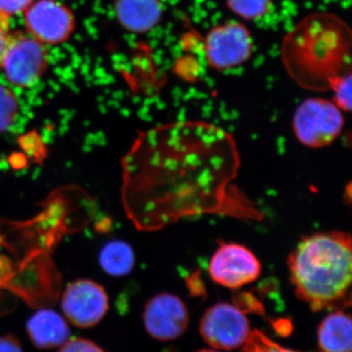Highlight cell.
<instances>
[{
	"instance_id": "6da1fadb",
	"label": "cell",
	"mask_w": 352,
	"mask_h": 352,
	"mask_svg": "<svg viewBox=\"0 0 352 352\" xmlns=\"http://www.w3.org/2000/svg\"><path fill=\"white\" fill-rule=\"evenodd\" d=\"M122 168V201L139 230L208 214L263 217L234 184L240 168L235 139L214 124L185 120L142 132Z\"/></svg>"
},
{
	"instance_id": "7a4b0ae2",
	"label": "cell",
	"mask_w": 352,
	"mask_h": 352,
	"mask_svg": "<svg viewBox=\"0 0 352 352\" xmlns=\"http://www.w3.org/2000/svg\"><path fill=\"white\" fill-rule=\"evenodd\" d=\"M352 34L336 14L315 12L302 18L284 36V68L300 87L328 91L338 76L351 71Z\"/></svg>"
},
{
	"instance_id": "3957f363",
	"label": "cell",
	"mask_w": 352,
	"mask_h": 352,
	"mask_svg": "<svg viewBox=\"0 0 352 352\" xmlns=\"http://www.w3.org/2000/svg\"><path fill=\"white\" fill-rule=\"evenodd\" d=\"M289 270L296 296L314 311L344 309L351 305L349 234L330 231L303 238L289 254Z\"/></svg>"
},
{
	"instance_id": "277c9868",
	"label": "cell",
	"mask_w": 352,
	"mask_h": 352,
	"mask_svg": "<svg viewBox=\"0 0 352 352\" xmlns=\"http://www.w3.org/2000/svg\"><path fill=\"white\" fill-rule=\"evenodd\" d=\"M342 112L333 102L327 99H307L294 113L293 129L296 138L312 149L332 144L344 129Z\"/></svg>"
},
{
	"instance_id": "5b68a950",
	"label": "cell",
	"mask_w": 352,
	"mask_h": 352,
	"mask_svg": "<svg viewBox=\"0 0 352 352\" xmlns=\"http://www.w3.org/2000/svg\"><path fill=\"white\" fill-rule=\"evenodd\" d=\"M50 64V54L43 43L29 34L12 32L4 51L0 69L14 87H31L43 78Z\"/></svg>"
},
{
	"instance_id": "8992f818",
	"label": "cell",
	"mask_w": 352,
	"mask_h": 352,
	"mask_svg": "<svg viewBox=\"0 0 352 352\" xmlns=\"http://www.w3.org/2000/svg\"><path fill=\"white\" fill-rule=\"evenodd\" d=\"M200 333L204 340L217 351H233L244 346L252 330L245 312L235 303L219 302L201 317Z\"/></svg>"
},
{
	"instance_id": "52a82bcc",
	"label": "cell",
	"mask_w": 352,
	"mask_h": 352,
	"mask_svg": "<svg viewBox=\"0 0 352 352\" xmlns=\"http://www.w3.org/2000/svg\"><path fill=\"white\" fill-rule=\"evenodd\" d=\"M261 273L258 256L237 243H220L208 264V274L212 281L230 289L252 283Z\"/></svg>"
},
{
	"instance_id": "ba28073f",
	"label": "cell",
	"mask_w": 352,
	"mask_h": 352,
	"mask_svg": "<svg viewBox=\"0 0 352 352\" xmlns=\"http://www.w3.org/2000/svg\"><path fill=\"white\" fill-rule=\"evenodd\" d=\"M252 41L249 30L238 22L212 28L205 38L208 66L217 71L236 68L251 57Z\"/></svg>"
},
{
	"instance_id": "9c48e42d",
	"label": "cell",
	"mask_w": 352,
	"mask_h": 352,
	"mask_svg": "<svg viewBox=\"0 0 352 352\" xmlns=\"http://www.w3.org/2000/svg\"><path fill=\"white\" fill-rule=\"evenodd\" d=\"M23 14L28 34L44 45L65 43L76 29L73 11L58 0H34Z\"/></svg>"
},
{
	"instance_id": "30bf717a",
	"label": "cell",
	"mask_w": 352,
	"mask_h": 352,
	"mask_svg": "<svg viewBox=\"0 0 352 352\" xmlns=\"http://www.w3.org/2000/svg\"><path fill=\"white\" fill-rule=\"evenodd\" d=\"M109 298L105 289L91 280H76L69 284L62 296L66 318L78 328H91L107 314Z\"/></svg>"
},
{
	"instance_id": "8fae6325",
	"label": "cell",
	"mask_w": 352,
	"mask_h": 352,
	"mask_svg": "<svg viewBox=\"0 0 352 352\" xmlns=\"http://www.w3.org/2000/svg\"><path fill=\"white\" fill-rule=\"evenodd\" d=\"M189 312L182 298L162 293L146 303L143 323L152 338L170 342L182 337L189 325Z\"/></svg>"
},
{
	"instance_id": "7c38bea8",
	"label": "cell",
	"mask_w": 352,
	"mask_h": 352,
	"mask_svg": "<svg viewBox=\"0 0 352 352\" xmlns=\"http://www.w3.org/2000/svg\"><path fill=\"white\" fill-rule=\"evenodd\" d=\"M28 335L38 349L62 346L69 340V328L61 315L51 309H41L27 323Z\"/></svg>"
},
{
	"instance_id": "4fadbf2b",
	"label": "cell",
	"mask_w": 352,
	"mask_h": 352,
	"mask_svg": "<svg viewBox=\"0 0 352 352\" xmlns=\"http://www.w3.org/2000/svg\"><path fill=\"white\" fill-rule=\"evenodd\" d=\"M116 15L127 31L144 34L159 24L163 6L160 0H117Z\"/></svg>"
},
{
	"instance_id": "5bb4252c",
	"label": "cell",
	"mask_w": 352,
	"mask_h": 352,
	"mask_svg": "<svg viewBox=\"0 0 352 352\" xmlns=\"http://www.w3.org/2000/svg\"><path fill=\"white\" fill-rule=\"evenodd\" d=\"M351 317L344 309L333 310L319 325L317 332L322 352H351Z\"/></svg>"
},
{
	"instance_id": "9a60e30c",
	"label": "cell",
	"mask_w": 352,
	"mask_h": 352,
	"mask_svg": "<svg viewBox=\"0 0 352 352\" xmlns=\"http://www.w3.org/2000/svg\"><path fill=\"white\" fill-rule=\"evenodd\" d=\"M134 261L133 250L122 241L108 243L100 252L102 268L112 276L120 277L129 274L133 270Z\"/></svg>"
},
{
	"instance_id": "2e32d148",
	"label": "cell",
	"mask_w": 352,
	"mask_h": 352,
	"mask_svg": "<svg viewBox=\"0 0 352 352\" xmlns=\"http://www.w3.org/2000/svg\"><path fill=\"white\" fill-rule=\"evenodd\" d=\"M231 11L245 20L261 19L268 13L271 0H226Z\"/></svg>"
},
{
	"instance_id": "e0dca14e",
	"label": "cell",
	"mask_w": 352,
	"mask_h": 352,
	"mask_svg": "<svg viewBox=\"0 0 352 352\" xmlns=\"http://www.w3.org/2000/svg\"><path fill=\"white\" fill-rule=\"evenodd\" d=\"M19 113V102L11 88L0 83V132L8 131Z\"/></svg>"
},
{
	"instance_id": "ac0fdd59",
	"label": "cell",
	"mask_w": 352,
	"mask_h": 352,
	"mask_svg": "<svg viewBox=\"0 0 352 352\" xmlns=\"http://www.w3.org/2000/svg\"><path fill=\"white\" fill-rule=\"evenodd\" d=\"M351 71L347 72L333 80L329 89L333 94V103L344 112L351 110Z\"/></svg>"
},
{
	"instance_id": "d6986e66",
	"label": "cell",
	"mask_w": 352,
	"mask_h": 352,
	"mask_svg": "<svg viewBox=\"0 0 352 352\" xmlns=\"http://www.w3.org/2000/svg\"><path fill=\"white\" fill-rule=\"evenodd\" d=\"M242 347V352H300L280 346L258 330L252 331L249 339Z\"/></svg>"
},
{
	"instance_id": "ffe728a7",
	"label": "cell",
	"mask_w": 352,
	"mask_h": 352,
	"mask_svg": "<svg viewBox=\"0 0 352 352\" xmlns=\"http://www.w3.org/2000/svg\"><path fill=\"white\" fill-rule=\"evenodd\" d=\"M58 352H105L95 342L87 339L67 340Z\"/></svg>"
},
{
	"instance_id": "44dd1931",
	"label": "cell",
	"mask_w": 352,
	"mask_h": 352,
	"mask_svg": "<svg viewBox=\"0 0 352 352\" xmlns=\"http://www.w3.org/2000/svg\"><path fill=\"white\" fill-rule=\"evenodd\" d=\"M34 0H0V13L8 18L23 14Z\"/></svg>"
},
{
	"instance_id": "7402d4cb",
	"label": "cell",
	"mask_w": 352,
	"mask_h": 352,
	"mask_svg": "<svg viewBox=\"0 0 352 352\" xmlns=\"http://www.w3.org/2000/svg\"><path fill=\"white\" fill-rule=\"evenodd\" d=\"M11 34L12 32L10 29V18L0 13V62L10 39Z\"/></svg>"
},
{
	"instance_id": "603a6c76",
	"label": "cell",
	"mask_w": 352,
	"mask_h": 352,
	"mask_svg": "<svg viewBox=\"0 0 352 352\" xmlns=\"http://www.w3.org/2000/svg\"><path fill=\"white\" fill-rule=\"evenodd\" d=\"M0 352H24L19 340L13 336L0 337Z\"/></svg>"
},
{
	"instance_id": "cb8c5ba5",
	"label": "cell",
	"mask_w": 352,
	"mask_h": 352,
	"mask_svg": "<svg viewBox=\"0 0 352 352\" xmlns=\"http://www.w3.org/2000/svg\"><path fill=\"white\" fill-rule=\"evenodd\" d=\"M197 352H220V351H217V349H201V351H199Z\"/></svg>"
}]
</instances>
